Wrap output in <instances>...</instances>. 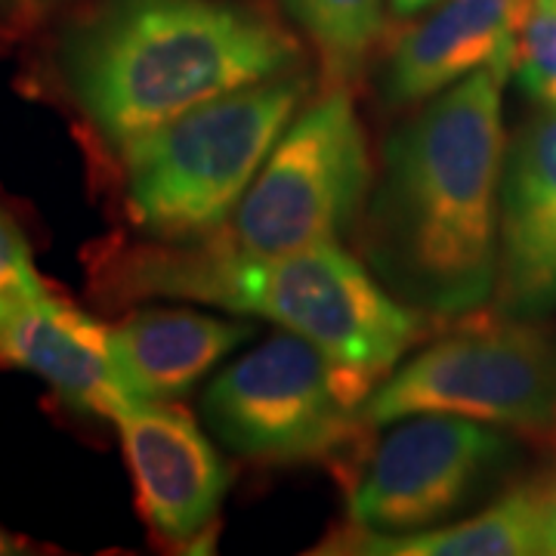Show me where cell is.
<instances>
[{
  "instance_id": "cell-12",
  "label": "cell",
  "mask_w": 556,
  "mask_h": 556,
  "mask_svg": "<svg viewBox=\"0 0 556 556\" xmlns=\"http://www.w3.org/2000/svg\"><path fill=\"white\" fill-rule=\"evenodd\" d=\"M0 358L38 375L84 415L115 417L137 399L118 378L109 331L65 300H25L0 331Z\"/></svg>"
},
{
  "instance_id": "cell-11",
  "label": "cell",
  "mask_w": 556,
  "mask_h": 556,
  "mask_svg": "<svg viewBox=\"0 0 556 556\" xmlns=\"http://www.w3.org/2000/svg\"><path fill=\"white\" fill-rule=\"evenodd\" d=\"M535 0H445L408 28L383 72L390 102L433 100L485 65L514 68V50Z\"/></svg>"
},
{
  "instance_id": "cell-2",
  "label": "cell",
  "mask_w": 556,
  "mask_h": 556,
  "mask_svg": "<svg viewBox=\"0 0 556 556\" xmlns=\"http://www.w3.org/2000/svg\"><path fill=\"white\" fill-rule=\"evenodd\" d=\"M298 62L281 25L223 0H102L60 50L68 97L112 146Z\"/></svg>"
},
{
  "instance_id": "cell-4",
  "label": "cell",
  "mask_w": 556,
  "mask_h": 556,
  "mask_svg": "<svg viewBox=\"0 0 556 556\" xmlns=\"http://www.w3.org/2000/svg\"><path fill=\"white\" fill-rule=\"evenodd\" d=\"M309 84L300 72L201 102L121 146L124 199L139 226L199 236L229 217L288 130Z\"/></svg>"
},
{
  "instance_id": "cell-23",
  "label": "cell",
  "mask_w": 556,
  "mask_h": 556,
  "mask_svg": "<svg viewBox=\"0 0 556 556\" xmlns=\"http://www.w3.org/2000/svg\"><path fill=\"white\" fill-rule=\"evenodd\" d=\"M535 7H541V10H551V13H556V0H535Z\"/></svg>"
},
{
  "instance_id": "cell-13",
  "label": "cell",
  "mask_w": 556,
  "mask_h": 556,
  "mask_svg": "<svg viewBox=\"0 0 556 556\" xmlns=\"http://www.w3.org/2000/svg\"><path fill=\"white\" fill-rule=\"evenodd\" d=\"M254 338V325L201 313L149 309L109 331L124 390L139 402L186 396L219 358Z\"/></svg>"
},
{
  "instance_id": "cell-20",
  "label": "cell",
  "mask_w": 556,
  "mask_h": 556,
  "mask_svg": "<svg viewBox=\"0 0 556 556\" xmlns=\"http://www.w3.org/2000/svg\"><path fill=\"white\" fill-rule=\"evenodd\" d=\"M433 3H439V0H390V7H393L396 16H415V13L433 7Z\"/></svg>"
},
{
  "instance_id": "cell-18",
  "label": "cell",
  "mask_w": 556,
  "mask_h": 556,
  "mask_svg": "<svg viewBox=\"0 0 556 556\" xmlns=\"http://www.w3.org/2000/svg\"><path fill=\"white\" fill-rule=\"evenodd\" d=\"M62 3L65 0H0V28H25Z\"/></svg>"
},
{
  "instance_id": "cell-5",
  "label": "cell",
  "mask_w": 556,
  "mask_h": 556,
  "mask_svg": "<svg viewBox=\"0 0 556 556\" xmlns=\"http://www.w3.org/2000/svg\"><path fill=\"white\" fill-rule=\"evenodd\" d=\"M375 380L285 331L214 378L204 393V420L241 457H316L350 437Z\"/></svg>"
},
{
  "instance_id": "cell-21",
  "label": "cell",
  "mask_w": 556,
  "mask_h": 556,
  "mask_svg": "<svg viewBox=\"0 0 556 556\" xmlns=\"http://www.w3.org/2000/svg\"><path fill=\"white\" fill-rule=\"evenodd\" d=\"M25 547H22L20 538H13L7 529H0V556H10V554H22Z\"/></svg>"
},
{
  "instance_id": "cell-16",
  "label": "cell",
  "mask_w": 556,
  "mask_h": 556,
  "mask_svg": "<svg viewBox=\"0 0 556 556\" xmlns=\"http://www.w3.org/2000/svg\"><path fill=\"white\" fill-rule=\"evenodd\" d=\"M519 87L544 109H556V13L532 7L514 50Z\"/></svg>"
},
{
  "instance_id": "cell-1",
  "label": "cell",
  "mask_w": 556,
  "mask_h": 556,
  "mask_svg": "<svg viewBox=\"0 0 556 556\" xmlns=\"http://www.w3.org/2000/svg\"><path fill=\"white\" fill-rule=\"evenodd\" d=\"M507 72L485 65L457 80L383 152L365 254L390 291L430 316H464L495 294Z\"/></svg>"
},
{
  "instance_id": "cell-8",
  "label": "cell",
  "mask_w": 556,
  "mask_h": 556,
  "mask_svg": "<svg viewBox=\"0 0 556 556\" xmlns=\"http://www.w3.org/2000/svg\"><path fill=\"white\" fill-rule=\"evenodd\" d=\"M504 452L507 439L470 417H402L350 489L353 526L383 535L430 529L477 495Z\"/></svg>"
},
{
  "instance_id": "cell-9",
  "label": "cell",
  "mask_w": 556,
  "mask_h": 556,
  "mask_svg": "<svg viewBox=\"0 0 556 556\" xmlns=\"http://www.w3.org/2000/svg\"><path fill=\"white\" fill-rule=\"evenodd\" d=\"M112 420L118 424L142 519L167 541L204 532L226 497L229 473L192 415L137 399Z\"/></svg>"
},
{
  "instance_id": "cell-7",
  "label": "cell",
  "mask_w": 556,
  "mask_h": 556,
  "mask_svg": "<svg viewBox=\"0 0 556 556\" xmlns=\"http://www.w3.org/2000/svg\"><path fill=\"white\" fill-rule=\"evenodd\" d=\"M368 182L371 159L356 109L334 90L288 124L223 239L263 257L338 241L353 226Z\"/></svg>"
},
{
  "instance_id": "cell-22",
  "label": "cell",
  "mask_w": 556,
  "mask_h": 556,
  "mask_svg": "<svg viewBox=\"0 0 556 556\" xmlns=\"http://www.w3.org/2000/svg\"><path fill=\"white\" fill-rule=\"evenodd\" d=\"M20 303H13V300H3L0 298V331H3V325H7V318L13 316V309H16Z\"/></svg>"
},
{
  "instance_id": "cell-15",
  "label": "cell",
  "mask_w": 556,
  "mask_h": 556,
  "mask_svg": "<svg viewBox=\"0 0 556 556\" xmlns=\"http://www.w3.org/2000/svg\"><path fill=\"white\" fill-rule=\"evenodd\" d=\"M316 43L325 75L338 84L358 78L383 28V0H285Z\"/></svg>"
},
{
  "instance_id": "cell-10",
  "label": "cell",
  "mask_w": 556,
  "mask_h": 556,
  "mask_svg": "<svg viewBox=\"0 0 556 556\" xmlns=\"http://www.w3.org/2000/svg\"><path fill=\"white\" fill-rule=\"evenodd\" d=\"M501 316L556 309V109H544L504 152L497 192Z\"/></svg>"
},
{
  "instance_id": "cell-17",
  "label": "cell",
  "mask_w": 556,
  "mask_h": 556,
  "mask_svg": "<svg viewBox=\"0 0 556 556\" xmlns=\"http://www.w3.org/2000/svg\"><path fill=\"white\" fill-rule=\"evenodd\" d=\"M43 294L47 288L35 269L28 241L20 232V226L0 211V298L25 303Z\"/></svg>"
},
{
  "instance_id": "cell-19",
  "label": "cell",
  "mask_w": 556,
  "mask_h": 556,
  "mask_svg": "<svg viewBox=\"0 0 556 556\" xmlns=\"http://www.w3.org/2000/svg\"><path fill=\"white\" fill-rule=\"evenodd\" d=\"M544 554L556 556V479L554 482H544Z\"/></svg>"
},
{
  "instance_id": "cell-14",
  "label": "cell",
  "mask_w": 556,
  "mask_h": 556,
  "mask_svg": "<svg viewBox=\"0 0 556 556\" xmlns=\"http://www.w3.org/2000/svg\"><path fill=\"white\" fill-rule=\"evenodd\" d=\"M544 482L519 485L473 519L427 532H368L331 538L321 554L368 556H529L544 554Z\"/></svg>"
},
{
  "instance_id": "cell-3",
  "label": "cell",
  "mask_w": 556,
  "mask_h": 556,
  "mask_svg": "<svg viewBox=\"0 0 556 556\" xmlns=\"http://www.w3.org/2000/svg\"><path fill=\"white\" fill-rule=\"evenodd\" d=\"M124 300L189 298L269 318L343 365L380 378L420 338V316L380 288L338 241L248 254L217 236L201 248H139L109 266Z\"/></svg>"
},
{
  "instance_id": "cell-6",
  "label": "cell",
  "mask_w": 556,
  "mask_h": 556,
  "mask_svg": "<svg viewBox=\"0 0 556 556\" xmlns=\"http://www.w3.org/2000/svg\"><path fill=\"white\" fill-rule=\"evenodd\" d=\"M412 415L547 430L556 420V343L517 316L460 328L375 387L358 424L387 427Z\"/></svg>"
}]
</instances>
